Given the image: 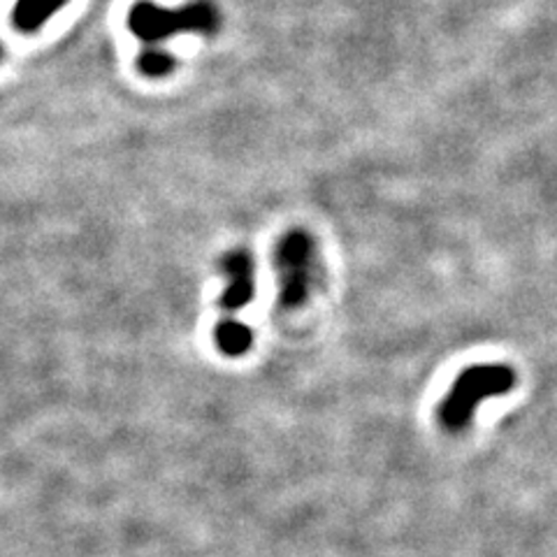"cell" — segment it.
<instances>
[{
    "label": "cell",
    "mask_w": 557,
    "mask_h": 557,
    "mask_svg": "<svg viewBox=\"0 0 557 557\" xmlns=\"http://www.w3.org/2000/svg\"><path fill=\"white\" fill-rule=\"evenodd\" d=\"M516 386V372L507 364H472L453 381L448 395L440 403V425L448 432H462L485 399L502 397Z\"/></svg>",
    "instance_id": "cell-1"
},
{
    "label": "cell",
    "mask_w": 557,
    "mask_h": 557,
    "mask_svg": "<svg viewBox=\"0 0 557 557\" xmlns=\"http://www.w3.org/2000/svg\"><path fill=\"white\" fill-rule=\"evenodd\" d=\"M274 272L278 302L284 309H300L321 278L317 242L305 231H290L276 242Z\"/></svg>",
    "instance_id": "cell-2"
},
{
    "label": "cell",
    "mask_w": 557,
    "mask_h": 557,
    "mask_svg": "<svg viewBox=\"0 0 557 557\" xmlns=\"http://www.w3.org/2000/svg\"><path fill=\"white\" fill-rule=\"evenodd\" d=\"M128 26L139 40L163 42L177 33L212 35L219 30V10L209 0H196L180 10H163L143 0L128 14Z\"/></svg>",
    "instance_id": "cell-3"
},
{
    "label": "cell",
    "mask_w": 557,
    "mask_h": 557,
    "mask_svg": "<svg viewBox=\"0 0 557 557\" xmlns=\"http://www.w3.org/2000/svg\"><path fill=\"white\" fill-rule=\"evenodd\" d=\"M221 270L225 274V288L221 293L219 305L225 311V317H233L235 311L244 309L253 300V258L249 251L235 249L221 258Z\"/></svg>",
    "instance_id": "cell-4"
},
{
    "label": "cell",
    "mask_w": 557,
    "mask_h": 557,
    "mask_svg": "<svg viewBox=\"0 0 557 557\" xmlns=\"http://www.w3.org/2000/svg\"><path fill=\"white\" fill-rule=\"evenodd\" d=\"M216 348L228 358H239L251 348L253 333L247 323L237 321L235 317H223L214 330Z\"/></svg>",
    "instance_id": "cell-5"
},
{
    "label": "cell",
    "mask_w": 557,
    "mask_h": 557,
    "mask_svg": "<svg viewBox=\"0 0 557 557\" xmlns=\"http://www.w3.org/2000/svg\"><path fill=\"white\" fill-rule=\"evenodd\" d=\"M65 5V0H16L14 5V26L22 30H38L45 26L51 14L59 12Z\"/></svg>",
    "instance_id": "cell-6"
},
{
    "label": "cell",
    "mask_w": 557,
    "mask_h": 557,
    "mask_svg": "<svg viewBox=\"0 0 557 557\" xmlns=\"http://www.w3.org/2000/svg\"><path fill=\"white\" fill-rule=\"evenodd\" d=\"M137 65H139V70H143L147 77L159 79V77H165V75L172 73V70H174V57L170 54V51H165V49L149 47V49L143 51V54H139Z\"/></svg>",
    "instance_id": "cell-7"
}]
</instances>
